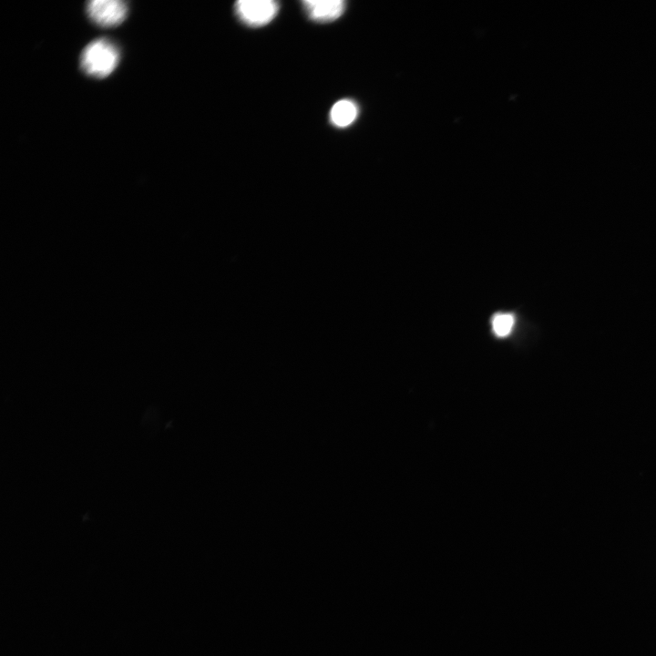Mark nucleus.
Listing matches in <instances>:
<instances>
[{"instance_id": "f257e3e1", "label": "nucleus", "mask_w": 656, "mask_h": 656, "mask_svg": "<svg viewBox=\"0 0 656 656\" xmlns=\"http://www.w3.org/2000/svg\"><path fill=\"white\" fill-rule=\"evenodd\" d=\"M118 60L119 51L117 46L107 38H98L83 49L80 64L85 73L101 78L114 71Z\"/></svg>"}, {"instance_id": "f03ea898", "label": "nucleus", "mask_w": 656, "mask_h": 656, "mask_svg": "<svg viewBox=\"0 0 656 656\" xmlns=\"http://www.w3.org/2000/svg\"><path fill=\"white\" fill-rule=\"evenodd\" d=\"M238 18L248 26L269 24L278 14L279 4L273 0H240L234 5Z\"/></svg>"}, {"instance_id": "7ed1b4c3", "label": "nucleus", "mask_w": 656, "mask_h": 656, "mask_svg": "<svg viewBox=\"0 0 656 656\" xmlns=\"http://www.w3.org/2000/svg\"><path fill=\"white\" fill-rule=\"evenodd\" d=\"M90 19L101 26H115L124 21L127 4L120 0H92L87 5Z\"/></svg>"}, {"instance_id": "20e7f679", "label": "nucleus", "mask_w": 656, "mask_h": 656, "mask_svg": "<svg viewBox=\"0 0 656 656\" xmlns=\"http://www.w3.org/2000/svg\"><path fill=\"white\" fill-rule=\"evenodd\" d=\"M302 5L308 16L318 23L336 20L345 9L343 0H305Z\"/></svg>"}, {"instance_id": "39448f33", "label": "nucleus", "mask_w": 656, "mask_h": 656, "mask_svg": "<svg viewBox=\"0 0 656 656\" xmlns=\"http://www.w3.org/2000/svg\"><path fill=\"white\" fill-rule=\"evenodd\" d=\"M358 108L350 99H341L333 104L330 112L331 122L338 128L351 125L356 118Z\"/></svg>"}, {"instance_id": "423d86ee", "label": "nucleus", "mask_w": 656, "mask_h": 656, "mask_svg": "<svg viewBox=\"0 0 656 656\" xmlns=\"http://www.w3.org/2000/svg\"><path fill=\"white\" fill-rule=\"evenodd\" d=\"M514 318L509 313H497L492 320V327L497 336H507L513 326Z\"/></svg>"}]
</instances>
